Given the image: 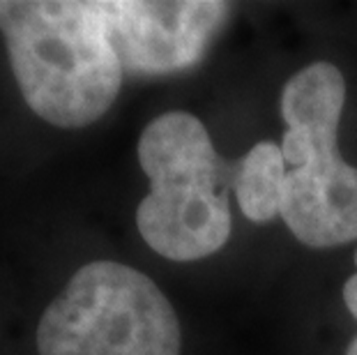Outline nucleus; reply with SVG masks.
<instances>
[{
    "instance_id": "obj_4",
    "label": "nucleus",
    "mask_w": 357,
    "mask_h": 355,
    "mask_svg": "<svg viewBox=\"0 0 357 355\" xmlns=\"http://www.w3.org/2000/svg\"><path fill=\"white\" fill-rule=\"evenodd\" d=\"M35 355H180L173 302L143 270L97 259L79 266L37 316Z\"/></svg>"
},
{
    "instance_id": "obj_7",
    "label": "nucleus",
    "mask_w": 357,
    "mask_h": 355,
    "mask_svg": "<svg viewBox=\"0 0 357 355\" xmlns=\"http://www.w3.org/2000/svg\"><path fill=\"white\" fill-rule=\"evenodd\" d=\"M355 266H357V252H355ZM344 302H346L348 312H351L357 319V273L353 277L346 279V284H344Z\"/></svg>"
},
{
    "instance_id": "obj_1",
    "label": "nucleus",
    "mask_w": 357,
    "mask_h": 355,
    "mask_svg": "<svg viewBox=\"0 0 357 355\" xmlns=\"http://www.w3.org/2000/svg\"><path fill=\"white\" fill-rule=\"evenodd\" d=\"M0 44L21 102L44 125L86 130L118 102L125 70L100 0H0Z\"/></svg>"
},
{
    "instance_id": "obj_3",
    "label": "nucleus",
    "mask_w": 357,
    "mask_h": 355,
    "mask_svg": "<svg viewBox=\"0 0 357 355\" xmlns=\"http://www.w3.org/2000/svg\"><path fill=\"white\" fill-rule=\"evenodd\" d=\"M344 104V74L325 60L295 72L281 90V150L288 166L281 217L311 249L357 240V166L339 153Z\"/></svg>"
},
{
    "instance_id": "obj_2",
    "label": "nucleus",
    "mask_w": 357,
    "mask_h": 355,
    "mask_svg": "<svg viewBox=\"0 0 357 355\" xmlns=\"http://www.w3.org/2000/svg\"><path fill=\"white\" fill-rule=\"evenodd\" d=\"M136 162L150 183L136 206V231L157 256L192 263L229 243L235 164L215 150L203 120L187 111L153 118L136 141Z\"/></svg>"
},
{
    "instance_id": "obj_8",
    "label": "nucleus",
    "mask_w": 357,
    "mask_h": 355,
    "mask_svg": "<svg viewBox=\"0 0 357 355\" xmlns=\"http://www.w3.org/2000/svg\"><path fill=\"white\" fill-rule=\"evenodd\" d=\"M346 355H357V335L351 344H348V349H346Z\"/></svg>"
},
{
    "instance_id": "obj_6",
    "label": "nucleus",
    "mask_w": 357,
    "mask_h": 355,
    "mask_svg": "<svg viewBox=\"0 0 357 355\" xmlns=\"http://www.w3.org/2000/svg\"><path fill=\"white\" fill-rule=\"evenodd\" d=\"M288 166L281 143L258 141L252 150L235 162L233 194L242 215L256 224H268L281 217L284 183Z\"/></svg>"
},
{
    "instance_id": "obj_5",
    "label": "nucleus",
    "mask_w": 357,
    "mask_h": 355,
    "mask_svg": "<svg viewBox=\"0 0 357 355\" xmlns=\"http://www.w3.org/2000/svg\"><path fill=\"white\" fill-rule=\"evenodd\" d=\"M127 77H169L194 67L231 17L219 0H100Z\"/></svg>"
}]
</instances>
